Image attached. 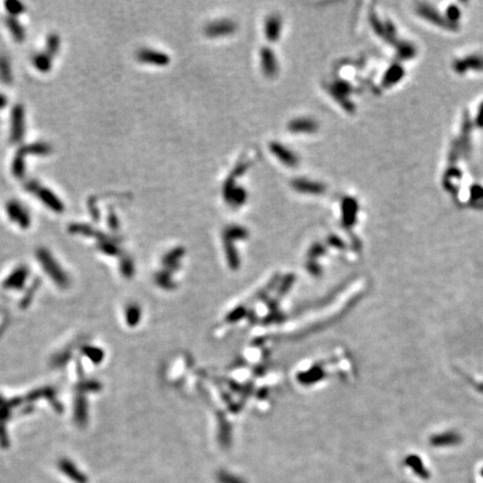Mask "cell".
I'll use <instances>...</instances> for the list:
<instances>
[{"mask_svg":"<svg viewBox=\"0 0 483 483\" xmlns=\"http://www.w3.org/2000/svg\"><path fill=\"white\" fill-rule=\"evenodd\" d=\"M247 199V192L245 191L244 188H240V187H236L234 189L233 194L231 196V199H229V204L234 205V206H240L243 205Z\"/></svg>","mask_w":483,"mask_h":483,"instance_id":"obj_20","label":"cell"},{"mask_svg":"<svg viewBox=\"0 0 483 483\" xmlns=\"http://www.w3.org/2000/svg\"><path fill=\"white\" fill-rule=\"evenodd\" d=\"M250 165H251L250 162H239V164L236 167H235V169L233 170L231 176L233 178H237V177L242 176V174H244L247 169H249Z\"/></svg>","mask_w":483,"mask_h":483,"instance_id":"obj_23","label":"cell"},{"mask_svg":"<svg viewBox=\"0 0 483 483\" xmlns=\"http://www.w3.org/2000/svg\"><path fill=\"white\" fill-rule=\"evenodd\" d=\"M11 128H10V140L11 142H19L25 134V111L20 104L14 106L11 111Z\"/></svg>","mask_w":483,"mask_h":483,"instance_id":"obj_2","label":"cell"},{"mask_svg":"<svg viewBox=\"0 0 483 483\" xmlns=\"http://www.w3.org/2000/svg\"><path fill=\"white\" fill-rule=\"evenodd\" d=\"M6 211L9 218L17 223L21 228H28L30 225V217L28 211L23 207L20 203L16 201H10L6 204Z\"/></svg>","mask_w":483,"mask_h":483,"instance_id":"obj_3","label":"cell"},{"mask_svg":"<svg viewBox=\"0 0 483 483\" xmlns=\"http://www.w3.org/2000/svg\"><path fill=\"white\" fill-rule=\"evenodd\" d=\"M356 202L352 198H347L343 201L342 203V210H343V217H345V221L352 223L354 218V214L356 211Z\"/></svg>","mask_w":483,"mask_h":483,"instance_id":"obj_19","label":"cell"},{"mask_svg":"<svg viewBox=\"0 0 483 483\" xmlns=\"http://www.w3.org/2000/svg\"><path fill=\"white\" fill-rule=\"evenodd\" d=\"M261 59L264 74L268 77H273L277 72V63L273 51L269 47L262 48Z\"/></svg>","mask_w":483,"mask_h":483,"instance_id":"obj_10","label":"cell"},{"mask_svg":"<svg viewBox=\"0 0 483 483\" xmlns=\"http://www.w3.org/2000/svg\"><path fill=\"white\" fill-rule=\"evenodd\" d=\"M25 157H24L19 151H17V153L14 158L13 162V173L16 178H21L24 174H25Z\"/></svg>","mask_w":483,"mask_h":483,"instance_id":"obj_17","label":"cell"},{"mask_svg":"<svg viewBox=\"0 0 483 483\" xmlns=\"http://www.w3.org/2000/svg\"><path fill=\"white\" fill-rule=\"evenodd\" d=\"M6 104H7V98H6L5 95L0 94V108L5 107Z\"/></svg>","mask_w":483,"mask_h":483,"instance_id":"obj_24","label":"cell"},{"mask_svg":"<svg viewBox=\"0 0 483 483\" xmlns=\"http://www.w3.org/2000/svg\"><path fill=\"white\" fill-rule=\"evenodd\" d=\"M236 24L231 20H217L208 24L205 28V34H206L208 37H223V36H227L231 35L233 33L236 32Z\"/></svg>","mask_w":483,"mask_h":483,"instance_id":"obj_5","label":"cell"},{"mask_svg":"<svg viewBox=\"0 0 483 483\" xmlns=\"http://www.w3.org/2000/svg\"><path fill=\"white\" fill-rule=\"evenodd\" d=\"M319 128V124L316 120L309 119V118H301V119H294L291 122L289 123L288 129L291 132H304V134H312V132H316Z\"/></svg>","mask_w":483,"mask_h":483,"instance_id":"obj_9","label":"cell"},{"mask_svg":"<svg viewBox=\"0 0 483 483\" xmlns=\"http://www.w3.org/2000/svg\"><path fill=\"white\" fill-rule=\"evenodd\" d=\"M137 58L142 63L155 66H167L170 62V57L166 53L150 50V48H142L137 53Z\"/></svg>","mask_w":483,"mask_h":483,"instance_id":"obj_4","label":"cell"},{"mask_svg":"<svg viewBox=\"0 0 483 483\" xmlns=\"http://www.w3.org/2000/svg\"><path fill=\"white\" fill-rule=\"evenodd\" d=\"M18 151H19V152L24 157L30 156V155H33V156H46V155L51 153L52 148H51L50 144L45 143V142H34V143L27 144V146H23Z\"/></svg>","mask_w":483,"mask_h":483,"instance_id":"obj_12","label":"cell"},{"mask_svg":"<svg viewBox=\"0 0 483 483\" xmlns=\"http://www.w3.org/2000/svg\"><path fill=\"white\" fill-rule=\"evenodd\" d=\"M59 468H60V470L64 471V472L66 473V475H69L70 478L72 480H74L76 483H85L86 482L85 476H84L82 473L78 472L73 464H71L70 462H66V461L60 462Z\"/></svg>","mask_w":483,"mask_h":483,"instance_id":"obj_14","label":"cell"},{"mask_svg":"<svg viewBox=\"0 0 483 483\" xmlns=\"http://www.w3.org/2000/svg\"><path fill=\"white\" fill-rule=\"evenodd\" d=\"M34 65L38 71L46 73L52 68V57L46 53H39L34 57Z\"/></svg>","mask_w":483,"mask_h":483,"instance_id":"obj_16","label":"cell"},{"mask_svg":"<svg viewBox=\"0 0 483 483\" xmlns=\"http://www.w3.org/2000/svg\"><path fill=\"white\" fill-rule=\"evenodd\" d=\"M460 442V436L457 434L454 433H445L442 434V435H436L434 436L431 441V443L434 446H450V445H455Z\"/></svg>","mask_w":483,"mask_h":483,"instance_id":"obj_13","label":"cell"},{"mask_svg":"<svg viewBox=\"0 0 483 483\" xmlns=\"http://www.w3.org/2000/svg\"><path fill=\"white\" fill-rule=\"evenodd\" d=\"M59 45H60V40H59L58 35L51 34L47 37V41H46V54H48L51 57L55 56L56 53L59 50Z\"/></svg>","mask_w":483,"mask_h":483,"instance_id":"obj_18","label":"cell"},{"mask_svg":"<svg viewBox=\"0 0 483 483\" xmlns=\"http://www.w3.org/2000/svg\"><path fill=\"white\" fill-rule=\"evenodd\" d=\"M6 23H7V26L10 30L11 35L14 36V38L17 41H23L24 39H25V30H24L23 26L20 25V23L18 21L15 17H8Z\"/></svg>","mask_w":483,"mask_h":483,"instance_id":"obj_15","label":"cell"},{"mask_svg":"<svg viewBox=\"0 0 483 483\" xmlns=\"http://www.w3.org/2000/svg\"><path fill=\"white\" fill-rule=\"evenodd\" d=\"M291 186L294 190L300 192H305V194H322L325 191V186L323 184L317 183V181H311L304 178H297L291 181Z\"/></svg>","mask_w":483,"mask_h":483,"instance_id":"obj_7","label":"cell"},{"mask_svg":"<svg viewBox=\"0 0 483 483\" xmlns=\"http://www.w3.org/2000/svg\"><path fill=\"white\" fill-rule=\"evenodd\" d=\"M271 152L273 153L277 159H279L282 164H284L289 167H294L298 165L299 159L298 156L294 155L291 150L283 146L280 142H271L270 144Z\"/></svg>","mask_w":483,"mask_h":483,"instance_id":"obj_6","label":"cell"},{"mask_svg":"<svg viewBox=\"0 0 483 483\" xmlns=\"http://www.w3.org/2000/svg\"><path fill=\"white\" fill-rule=\"evenodd\" d=\"M282 30V20L279 15H271L265 20V37L270 41L279 40Z\"/></svg>","mask_w":483,"mask_h":483,"instance_id":"obj_8","label":"cell"},{"mask_svg":"<svg viewBox=\"0 0 483 483\" xmlns=\"http://www.w3.org/2000/svg\"><path fill=\"white\" fill-rule=\"evenodd\" d=\"M405 464L408 469L413 471V473L418 476V478L422 480H427L431 476L430 471L426 469L424 462H423L422 458H420L418 455H408L405 458Z\"/></svg>","mask_w":483,"mask_h":483,"instance_id":"obj_11","label":"cell"},{"mask_svg":"<svg viewBox=\"0 0 483 483\" xmlns=\"http://www.w3.org/2000/svg\"><path fill=\"white\" fill-rule=\"evenodd\" d=\"M5 7L6 10L8 11L10 17H16L18 15H20L24 10H25V7L20 2H15V0H9V2L5 3Z\"/></svg>","mask_w":483,"mask_h":483,"instance_id":"obj_21","label":"cell"},{"mask_svg":"<svg viewBox=\"0 0 483 483\" xmlns=\"http://www.w3.org/2000/svg\"><path fill=\"white\" fill-rule=\"evenodd\" d=\"M25 187L26 190L32 192L35 196H37L39 201L53 211L62 213L64 210V204L62 203V201H60L51 189L43 187L39 183H37V181L30 180L25 185Z\"/></svg>","mask_w":483,"mask_h":483,"instance_id":"obj_1","label":"cell"},{"mask_svg":"<svg viewBox=\"0 0 483 483\" xmlns=\"http://www.w3.org/2000/svg\"><path fill=\"white\" fill-rule=\"evenodd\" d=\"M481 475H482V478H483V469H482V471H481Z\"/></svg>","mask_w":483,"mask_h":483,"instance_id":"obj_25","label":"cell"},{"mask_svg":"<svg viewBox=\"0 0 483 483\" xmlns=\"http://www.w3.org/2000/svg\"><path fill=\"white\" fill-rule=\"evenodd\" d=\"M0 77L5 83L8 84L11 82L10 65L6 58H0Z\"/></svg>","mask_w":483,"mask_h":483,"instance_id":"obj_22","label":"cell"}]
</instances>
